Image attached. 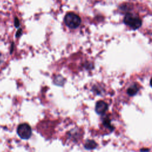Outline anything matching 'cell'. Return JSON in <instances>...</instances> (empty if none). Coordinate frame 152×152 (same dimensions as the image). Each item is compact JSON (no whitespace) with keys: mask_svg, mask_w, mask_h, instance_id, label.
Returning <instances> with one entry per match:
<instances>
[{"mask_svg":"<svg viewBox=\"0 0 152 152\" xmlns=\"http://www.w3.org/2000/svg\"><path fill=\"white\" fill-rule=\"evenodd\" d=\"M124 23L133 30H137L142 25L141 18L136 14L128 12L125 14L124 18Z\"/></svg>","mask_w":152,"mask_h":152,"instance_id":"cell-1","label":"cell"},{"mask_svg":"<svg viewBox=\"0 0 152 152\" xmlns=\"http://www.w3.org/2000/svg\"><path fill=\"white\" fill-rule=\"evenodd\" d=\"M81 21L80 17L74 12H68L64 17L65 24L70 28H77L80 25Z\"/></svg>","mask_w":152,"mask_h":152,"instance_id":"cell-2","label":"cell"},{"mask_svg":"<svg viewBox=\"0 0 152 152\" xmlns=\"http://www.w3.org/2000/svg\"><path fill=\"white\" fill-rule=\"evenodd\" d=\"M17 132L21 139L28 140L31 136L32 131L31 126L28 124L23 123L18 126Z\"/></svg>","mask_w":152,"mask_h":152,"instance_id":"cell-3","label":"cell"},{"mask_svg":"<svg viewBox=\"0 0 152 152\" xmlns=\"http://www.w3.org/2000/svg\"><path fill=\"white\" fill-rule=\"evenodd\" d=\"M107 108L108 105L103 100H99L96 104L95 111L98 115H103L106 112Z\"/></svg>","mask_w":152,"mask_h":152,"instance_id":"cell-4","label":"cell"},{"mask_svg":"<svg viewBox=\"0 0 152 152\" xmlns=\"http://www.w3.org/2000/svg\"><path fill=\"white\" fill-rule=\"evenodd\" d=\"M97 146V143L96 142V141H94L93 140H87L86 141L84 147L87 150H93L96 148V147Z\"/></svg>","mask_w":152,"mask_h":152,"instance_id":"cell-5","label":"cell"},{"mask_svg":"<svg viewBox=\"0 0 152 152\" xmlns=\"http://www.w3.org/2000/svg\"><path fill=\"white\" fill-rule=\"evenodd\" d=\"M138 90L139 88L138 87V86L136 84H134L128 88L126 93L129 96H133L138 92Z\"/></svg>","mask_w":152,"mask_h":152,"instance_id":"cell-6","label":"cell"},{"mask_svg":"<svg viewBox=\"0 0 152 152\" xmlns=\"http://www.w3.org/2000/svg\"><path fill=\"white\" fill-rule=\"evenodd\" d=\"M103 125H104L106 128H107L110 129V131H113V130L114 129L113 126L111 125V124H110V120L108 119H104L103 121Z\"/></svg>","mask_w":152,"mask_h":152,"instance_id":"cell-7","label":"cell"},{"mask_svg":"<svg viewBox=\"0 0 152 152\" xmlns=\"http://www.w3.org/2000/svg\"><path fill=\"white\" fill-rule=\"evenodd\" d=\"M14 25H15V27H18L20 26V21L18 20V18L17 17H15V20H14Z\"/></svg>","mask_w":152,"mask_h":152,"instance_id":"cell-8","label":"cell"},{"mask_svg":"<svg viewBox=\"0 0 152 152\" xmlns=\"http://www.w3.org/2000/svg\"><path fill=\"white\" fill-rule=\"evenodd\" d=\"M21 34H22V30H21V29H19V30L17 31V33H16V37H20V36L21 35Z\"/></svg>","mask_w":152,"mask_h":152,"instance_id":"cell-9","label":"cell"},{"mask_svg":"<svg viewBox=\"0 0 152 152\" xmlns=\"http://www.w3.org/2000/svg\"><path fill=\"white\" fill-rule=\"evenodd\" d=\"M140 150H141V151H144V150H146V151H148V149H141Z\"/></svg>","mask_w":152,"mask_h":152,"instance_id":"cell-10","label":"cell"}]
</instances>
